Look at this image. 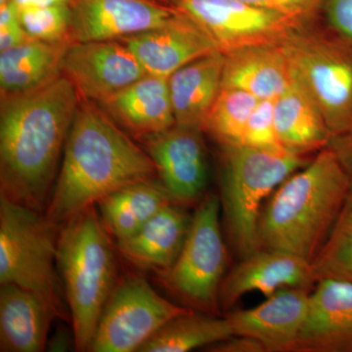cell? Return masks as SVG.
<instances>
[{"mask_svg": "<svg viewBox=\"0 0 352 352\" xmlns=\"http://www.w3.org/2000/svg\"><path fill=\"white\" fill-rule=\"evenodd\" d=\"M80 100L63 75L1 97L0 194L45 214Z\"/></svg>", "mask_w": 352, "mask_h": 352, "instance_id": "cell-1", "label": "cell"}, {"mask_svg": "<svg viewBox=\"0 0 352 352\" xmlns=\"http://www.w3.org/2000/svg\"><path fill=\"white\" fill-rule=\"evenodd\" d=\"M157 176L144 148L105 111L82 99L45 215L58 226L127 185Z\"/></svg>", "mask_w": 352, "mask_h": 352, "instance_id": "cell-2", "label": "cell"}, {"mask_svg": "<svg viewBox=\"0 0 352 352\" xmlns=\"http://www.w3.org/2000/svg\"><path fill=\"white\" fill-rule=\"evenodd\" d=\"M349 175L330 146L277 187L258 219L261 249L289 252L311 263L346 208Z\"/></svg>", "mask_w": 352, "mask_h": 352, "instance_id": "cell-3", "label": "cell"}, {"mask_svg": "<svg viewBox=\"0 0 352 352\" xmlns=\"http://www.w3.org/2000/svg\"><path fill=\"white\" fill-rule=\"evenodd\" d=\"M95 207L60 226L58 237V270L78 351H89L102 311L118 284L112 236Z\"/></svg>", "mask_w": 352, "mask_h": 352, "instance_id": "cell-4", "label": "cell"}, {"mask_svg": "<svg viewBox=\"0 0 352 352\" xmlns=\"http://www.w3.org/2000/svg\"><path fill=\"white\" fill-rule=\"evenodd\" d=\"M221 208L229 239L244 258L261 250L258 219L264 204L289 176L308 164L287 150L221 146Z\"/></svg>", "mask_w": 352, "mask_h": 352, "instance_id": "cell-5", "label": "cell"}, {"mask_svg": "<svg viewBox=\"0 0 352 352\" xmlns=\"http://www.w3.org/2000/svg\"><path fill=\"white\" fill-rule=\"evenodd\" d=\"M59 231L45 214L0 194V285L34 292L57 319L71 321L57 265Z\"/></svg>", "mask_w": 352, "mask_h": 352, "instance_id": "cell-6", "label": "cell"}, {"mask_svg": "<svg viewBox=\"0 0 352 352\" xmlns=\"http://www.w3.org/2000/svg\"><path fill=\"white\" fill-rule=\"evenodd\" d=\"M293 75L320 109L333 138L352 131V46L316 23L282 43Z\"/></svg>", "mask_w": 352, "mask_h": 352, "instance_id": "cell-7", "label": "cell"}, {"mask_svg": "<svg viewBox=\"0 0 352 352\" xmlns=\"http://www.w3.org/2000/svg\"><path fill=\"white\" fill-rule=\"evenodd\" d=\"M220 210L219 196L201 199L179 256L162 275L164 285L189 308L212 315L220 312L219 291L228 258Z\"/></svg>", "mask_w": 352, "mask_h": 352, "instance_id": "cell-8", "label": "cell"}, {"mask_svg": "<svg viewBox=\"0 0 352 352\" xmlns=\"http://www.w3.org/2000/svg\"><path fill=\"white\" fill-rule=\"evenodd\" d=\"M192 310L159 295L145 278L127 275L102 311L89 351H138L168 322Z\"/></svg>", "mask_w": 352, "mask_h": 352, "instance_id": "cell-9", "label": "cell"}, {"mask_svg": "<svg viewBox=\"0 0 352 352\" xmlns=\"http://www.w3.org/2000/svg\"><path fill=\"white\" fill-rule=\"evenodd\" d=\"M166 3L194 21L223 55L248 46L282 44L308 25L240 0H166Z\"/></svg>", "mask_w": 352, "mask_h": 352, "instance_id": "cell-10", "label": "cell"}, {"mask_svg": "<svg viewBox=\"0 0 352 352\" xmlns=\"http://www.w3.org/2000/svg\"><path fill=\"white\" fill-rule=\"evenodd\" d=\"M61 73L80 98L96 104L147 75L122 41L72 43L62 58Z\"/></svg>", "mask_w": 352, "mask_h": 352, "instance_id": "cell-11", "label": "cell"}, {"mask_svg": "<svg viewBox=\"0 0 352 352\" xmlns=\"http://www.w3.org/2000/svg\"><path fill=\"white\" fill-rule=\"evenodd\" d=\"M198 127L175 124L141 139L157 176L175 204L192 205L204 198L208 182L205 142Z\"/></svg>", "mask_w": 352, "mask_h": 352, "instance_id": "cell-12", "label": "cell"}, {"mask_svg": "<svg viewBox=\"0 0 352 352\" xmlns=\"http://www.w3.org/2000/svg\"><path fill=\"white\" fill-rule=\"evenodd\" d=\"M73 43L120 41L162 27L177 10L162 0H71Z\"/></svg>", "mask_w": 352, "mask_h": 352, "instance_id": "cell-13", "label": "cell"}, {"mask_svg": "<svg viewBox=\"0 0 352 352\" xmlns=\"http://www.w3.org/2000/svg\"><path fill=\"white\" fill-rule=\"evenodd\" d=\"M120 41L126 44L147 75L166 78L190 62L219 51L212 38L179 10L162 27Z\"/></svg>", "mask_w": 352, "mask_h": 352, "instance_id": "cell-14", "label": "cell"}, {"mask_svg": "<svg viewBox=\"0 0 352 352\" xmlns=\"http://www.w3.org/2000/svg\"><path fill=\"white\" fill-rule=\"evenodd\" d=\"M317 284L312 264L289 252L258 250L241 258L222 281L220 308L228 310L250 292H259L266 298L288 287L312 289Z\"/></svg>", "mask_w": 352, "mask_h": 352, "instance_id": "cell-15", "label": "cell"}, {"mask_svg": "<svg viewBox=\"0 0 352 352\" xmlns=\"http://www.w3.org/2000/svg\"><path fill=\"white\" fill-rule=\"evenodd\" d=\"M311 291L288 287L258 307L228 312L233 335L258 340L266 352H292L307 318Z\"/></svg>", "mask_w": 352, "mask_h": 352, "instance_id": "cell-16", "label": "cell"}, {"mask_svg": "<svg viewBox=\"0 0 352 352\" xmlns=\"http://www.w3.org/2000/svg\"><path fill=\"white\" fill-rule=\"evenodd\" d=\"M292 352H352V284L317 282Z\"/></svg>", "mask_w": 352, "mask_h": 352, "instance_id": "cell-17", "label": "cell"}, {"mask_svg": "<svg viewBox=\"0 0 352 352\" xmlns=\"http://www.w3.org/2000/svg\"><path fill=\"white\" fill-rule=\"evenodd\" d=\"M191 219L184 206L170 204L131 237L117 241L118 250L132 265L162 276L179 256Z\"/></svg>", "mask_w": 352, "mask_h": 352, "instance_id": "cell-18", "label": "cell"}, {"mask_svg": "<svg viewBox=\"0 0 352 352\" xmlns=\"http://www.w3.org/2000/svg\"><path fill=\"white\" fill-rule=\"evenodd\" d=\"M99 106L122 129L143 139L176 124L168 78L146 75Z\"/></svg>", "mask_w": 352, "mask_h": 352, "instance_id": "cell-19", "label": "cell"}, {"mask_svg": "<svg viewBox=\"0 0 352 352\" xmlns=\"http://www.w3.org/2000/svg\"><path fill=\"white\" fill-rule=\"evenodd\" d=\"M54 319L52 307L34 292L17 285H0V351H46Z\"/></svg>", "mask_w": 352, "mask_h": 352, "instance_id": "cell-20", "label": "cell"}, {"mask_svg": "<svg viewBox=\"0 0 352 352\" xmlns=\"http://www.w3.org/2000/svg\"><path fill=\"white\" fill-rule=\"evenodd\" d=\"M224 57L222 88H236L264 100L276 99L293 80L282 44L248 46Z\"/></svg>", "mask_w": 352, "mask_h": 352, "instance_id": "cell-21", "label": "cell"}, {"mask_svg": "<svg viewBox=\"0 0 352 352\" xmlns=\"http://www.w3.org/2000/svg\"><path fill=\"white\" fill-rule=\"evenodd\" d=\"M274 120L281 145L300 156L321 151L333 138L316 102L295 76L274 100Z\"/></svg>", "mask_w": 352, "mask_h": 352, "instance_id": "cell-22", "label": "cell"}, {"mask_svg": "<svg viewBox=\"0 0 352 352\" xmlns=\"http://www.w3.org/2000/svg\"><path fill=\"white\" fill-rule=\"evenodd\" d=\"M224 60L219 51L178 69L168 78L176 124L198 127L222 89Z\"/></svg>", "mask_w": 352, "mask_h": 352, "instance_id": "cell-23", "label": "cell"}, {"mask_svg": "<svg viewBox=\"0 0 352 352\" xmlns=\"http://www.w3.org/2000/svg\"><path fill=\"white\" fill-rule=\"evenodd\" d=\"M72 43L32 38L0 53L1 97L32 91L61 76L62 58Z\"/></svg>", "mask_w": 352, "mask_h": 352, "instance_id": "cell-24", "label": "cell"}, {"mask_svg": "<svg viewBox=\"0 0 352 352\" xmlns=\"http://www.w3.org/2000/svg\"><path fill=\"white\" fill-rule=\"evenodd\" d=\"M173 203L164 185L155 177L113 192L96 207L106 230L119 241L138 232L160 210Z\"/></svg>", "mask_w": 352, "mask_h": 352, "instance_id": "cell-25", "label": "cell"}, {"mask_svg": "<svg viewBox=\"0 0 352 352\" xmlns=\"http://www.w3.org/2000/svg\"><path fill=\"white\" fill-rule=\"evenodd\" d=\"M233 335L228 319L192 310L168 322L138 352H187L208 347Z\"/></svg>", "mask_w": 352, "mask_h": 352, "instance_id": "cell-26", "label": "cell"}, {"mask_svg": "<svg viewBox=\"0 0 352 352\" xmlns=\"http://www.w3.org/2000/svg\"><path fill=\"white\" fill-rule=\"evenodd\" d=\"M259 99L236 88H222L204 120L207 132L220 146L242 145L248 120Z\"/></svg>", "mask_w": 352, "mask_h": 352, "instance_id": "cell-27", "label": "cell"}, {"mask_svg": "<svg viewBox=\"0 0 352 352\" xmlns=\"http://www.w3.org/2000/svg\"><path fill=\"white\" fill-rule=\"evenodd\" d=\"M311 264L317 282L332 279L352 284V208L342 210Z\"/></svg>", "mask_w": 352, "mask_h": 352, "instance_id": "cell-28", "label": "cell"}, {"mask_svg": "<svg viewBox=\"0 0 352 352\" xmlns=\"http://www.w3.org/2000/svg\"><path fill=\"white\" fill-rule=\"evenodd\" d=\"M21 25L31 38L48 43H73L71 4L17 9Z\"/></svg>", "mask_w": 352, "mask_h": 352, "instance_id": "cell-29", "label": "cell"}, {"mask_svg": "<svg viewBox=\"0 0 352 352\" xmlns=\"http://www.w3.org/2000/svg\"><path fill=\"white\" fill-rule=\"evenodd\" d=\"M275 99L259 100L243 135L242 145L263 150H286L278 138L274 120Z\"/></svg>", "mask_w": 352, "mask_h": 352, "instance_id": "cell-30", "label": "cell"}, {"mask_svg": "<svg viewBox=\"0 0 352 352\" xmlns=\"http://www.w3.org/2000/svg\"><path fill=\"white\" fill-rule=\"evenodd\" d=\"M251 6L276 11L300 21L303 24H315L321 16L325 0H240Z\"/></svg>", "mask_w": 352, "mask_h": 352, "instance_id": "cell-31", "label": "cell"}, {"mask_svg": "<svg viewBox=\"0 0 352 352\" xmlns=\"http://www.w3.org/2000/svg\"><path fill=\"white\" fill-rule=\"evenodd\" d=\"M321 15L326 27L352 46V0H325Z\"/></svg>", "mask_w": 352, "mask_h": 352, "instance_id": "cell-32", "label": "cell"}, {"mask_svg": "<svg viewBox=\"0 0 352 352\" xmlns=\"http://www.w3.org/2000/svg\"><path fill=\"white\" fill-rule=\"evenodd\" d=\"M21 25L18 10L11 0L0 4V52L31 41Z\"/></svg>", "mask_w": 352, "mask_h": 352, "instance_id": "cell-33", "label": "cell"}, {"mask_svg": "<svg viewBox=\"0 0 352 352\" xmlns=\"http://www.w3.org/2000/svg\"><path fill=\"white\" fill-rule=\"evenodd\" d=\"M207 349V351L214 352H266L258 340L235 335L212 344Z\"/></svg>", "mask_w": 352, "mask_h": 352, "instance_id": "cell-34", "label": "cell"}, {"mask_svg": "<svg viewBox=\"0 0 352 352\" xmlns=\"http://www.w3.org/2000/svg\"><path fill=\"white\" fill-rule=\"evenodd\" d=\"M329 146L337 153L349 175V193L346 208H352V135L333 138Z\"/></svg>", "mask_w": 352, "mask_h": 352, "instance_id": "cell-35", "label": "cell"}, {"mask_svg": "<svg viewBox=\"0 0 352 352\" xmlns=\"http://www.w3.org/2000/svg\"><path fill=\"white\" fill-rule=\"evenodd\" d=\"M72 344L76 347L75 337H72L64 329H60L51 339H48L47 346L50 351H68Z\"/></svg>", "mask_w": 352, "mask_h": 352, "instance_id": "cell-36", "label": "cell"}, {"mask_svg": "<svg viewBox=\"0 0 352 352\" xmlns=\"http://www.w3.org/2000/svg\"><path fill=\"white\" fill-rule=\"evenodd\" d=\"M16 8H39L57 6V4H71V0H11Z\"/></svg>", "mask_w": 352, "mask_h": 352, "instance_id": "cell-37", "label": "cell"}, {"mask_svg": "<svg viewBox=\"0 0 352 352\" xmlns=\"http://www.w3.org/2000/svg\"><path fill=\"white\" fill-rule=\"evenodd\" d=\"M7 1H9V0H0V4L6 3Z\"/></svg>", "mask_w": 352, "mask_h": 352, "instance_id": "cell-38", "label": "cell"}, {"mask_svg": "<svg viewBox=\"0 0 352 352\" xmlns=\"http://www.w3.org/2000/svg\"><path fill=\"white\" fill-rule=\"evenodd\" d=\"M347 135H352V131L351 132V133L347 134ZM344 136H346V135H344Z\"/></svg>", "mask_w": 352, "mask_h": 352, "instance_id": "cell-39", "label": "cell"}, {"mask_svg": "<svg viewBox=\"0 0 352 352\" xmlns=\"http://www.w3.org/2000/svg\"><path fill=\"white\" fill-rule=\"evenodd\" d=\"M162 1L166 2V0H162Z\"/></svg>", "mask_w": 352, "mask_h": 352, "instance_id": "cell-40", "label": "cell"}]
</instances>
